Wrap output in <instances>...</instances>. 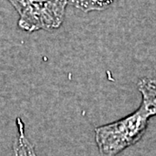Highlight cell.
Returning <instances> with one entry per match:
<instances>
[{"instance_id": "cell-1", "label": "cell", "mask_w": 156, "mask_h": 156, "mask_svg": "<svg viewBox=\"0 0 156 156\" xmlns=\"http://www.w3.org/2000/svg\"><path fill=\"white\" fill-rule=\"evenodd\" d=\"M150 117L140 104L137 110L122 119L97 127L95 142L101 156H115L139 141L145 134Z\"/></svg>"}, {"instance_id": "cell-2", "label": "cell", "mask_w": 156, "mask_h": 156, "mask_svg": "<svg viewBox=\"0 0 156 156\" xmlns=\"http://www.w3.org/2000/svg\"><path fill=\"white\" fill-rule=\"evenodd\" d=\"M19 14L18 26L25 31L54 30L64 19L66 0H8Z\"/></svg>"}, {"instance_id": "cell-5", "label": "cell", "mask_w": 156, "mask_h": 156, "mask_svg": "<svg viewBox=\"0 0 156 156\" xmlns=\"http://www.w3.org/2000/svg\"><path fill=\"white\" fill-rule=\"evenodd\" d=\"M68 5L80 9L85 12L101 11L108 8L115 0H66Z\"/></svg>"}, {"instance_id": "cell-4", "label": "cell", "mask_w": 156, "mask_h": 156, "mask_svg": "<svg viewBox=\"0 0 156 156\" xmlns=\"http://www.w3.org/2000/svg\"><path fill=\"white\" fill-rule=\"evenodd\" d=\"M18 136L14 147V156H37L32 145L24 134V126L20 118L17 120Z\"/></svg>"}, {"instance_id": "cell-3", "label": "cell", "mask_w": 156, "mask_h": 156, "mask_svg": "<svg viewBox=\"0 0 156 156\" xmlns=\"http://www.w3.org/2000/svg\"><path fill=\"white\" fill-rule=\"evenodd\" d=\"M138 89L142 96L141 105L151 117L156 115V79L142 78L138 83Z\"/></svg>"}]
</instances>
